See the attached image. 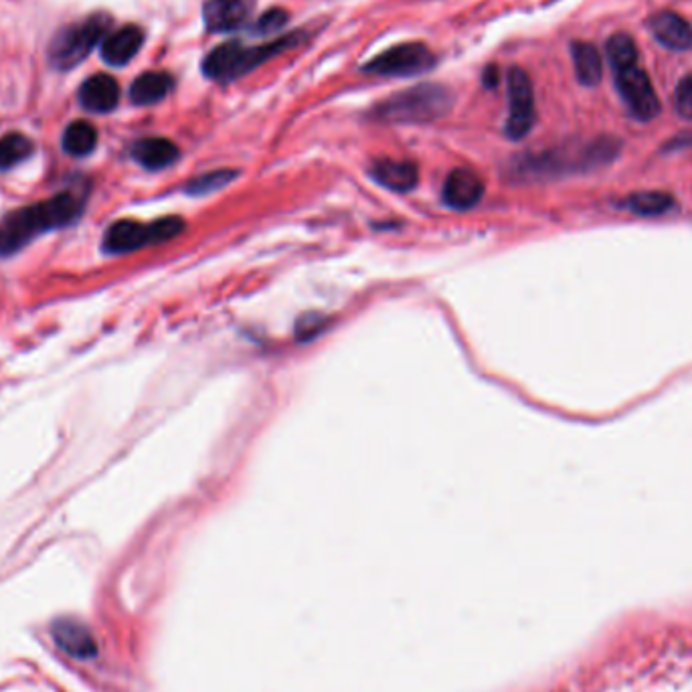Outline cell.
Masks as SVG:
<instances>
[{"label": "cell", "instance_id": "cell-21", "mask_svg": "<svg viewBox=\"0 0 692 692\" xmlns=\"http://www.w3.org/2000/svg\"><path fill=\"white\" fill-rule=\"evenodd\" d=\"M626 207L640 217H660L674 207V197L664 191H642L628 197Z\"/></svg>", "mask_w": 692, "mask_h": 692}, {"label": "cell", "instance_id": "cell-14", "mask_svg": "<svg viewBox=\"0 0 692 692\" xmlns=\"http://www.w3.org/2000/svg\"><path fill=\"white\" fill-rule=\"evenodd\" d=\"M648 27L654 35V39L664 45L666 49L672 51H688L692 47V27L690 23L672 13V11H662L656 13L650 21Z\"/></svg>", "mask_w": 692, "mask_h": 692}, {"label": "cell", "instance_id": "cell-24", "mask_svg": "<svg viewBox=\"0 0 692 692\" xmlns=\"http://www.w3.org/2000/svg\"><path fill=\"white\" fill-rule=\"evenodd\" d=\"M239 172L237 170H231V168H219V170H211L207 172V175H201L197 179H193L189 185H187V191L191 195H209V193H215V191H221L225 189L227 185H231L235 179H237Z\"/></svg>", "mask_w": 692, "mask_h": 692}, {"label": "cell", "instance_id": "cell-11", "mask_svg": "<svg viewBox=\"0 0 692 692\" xmlns=\"http://www.w3.org/2000/svg\"><path fill=\"white\" fill-rule=\"evenodd\" d=\"M484 197V181L478 172L470 168L452 170L444 185V201L452 209L468 211L476 207Z\"/></svg>", "mask_w": 692, "mask_h": 692}, {"label": "cell", "instance_id": "cell-2", "mask_svg": "<svg viewBox=\"0 0 692 692\" xmlns=\"http://www.w3.org/2000/svg\"><path fill=\"white\" fill-rule=\"evenodd\" d=\"M306 39L304 33H290L264 45L247 47L241 41H229L213 49L203 61V73L217 83H231L251 73L276 55L298 47Z\"/></svg>", "mask_w": 692, "mask_h": 692}, {"label": "cell", "instance_id": "cell-15", "mask_svg": "<svg viewBox=\"0 0 692 692\" xmlns=\"http://www.w3.org/2000/svg\"><path fill=\"white\" fill-rule=\"evenodd\" d=\"M142 43H144L142 29L136 25H126V27L110 33L102 41V59L108 65L122 67L138 55Z\"/></svg>", "mask_w": 692, "mask_h": 692}, {"label": "cell", "instance_id": "cell-5", "mask_svg": "<svg viewBox=\"0 0 692 692\" xmlns=\"http://www.w3.org/2000/svg\"><path fill=\"white\" fill-rule=\"evenodd\" d=\"M112 19L108 15H92L77 25L63 29L49 47V61L55 69H71L88 57L108 35Z\"/></svg>", "mask_w": 692, "mask_h": 692}, {"label": "cell", "instance_id": "cell-27", "mask_svg": "<svg viewBox=\"0 0 692 692\" xmlns=\"http://www.w3.org/2000/svg\"><path fill=\"white\" fill-rule=\"evenodd\" d=\"M674 110L686 118L692 120V73L680 79L674 90Z\"/></svg>", "mask_w": 692, "mask_h": 692}, {"label": "cell", "instance_id": "cell-19", "mask_svg": "<svg viewBox=\"0 0 692 692\" xmlns=\"http://www.w3.org/2000/svg\"><path fill=\"white\" fill-rule=\"evenodd\" d=\"M571 55H573L575 75H577L579 83L587 85V88H595V85L601 81V75H603V63H601V55H599L597 47L591 43L575 41L571 45Z\"/></svg>", "mask_w": 692, "mask_h": 692}, {"label": "cell", "instance_id": "cell-20", "mask_svg": "<svg viewBox=\"0 0 692 692\" xmlns=\"http://www.w3.org/2000/svg\"><path fill=\"white\" fill-rule=\"evenodd\" d=\"M63 150L71 156H88L98 144V132L90 122H71L63 132Z\"/></svg>", "mask_w": 692, "mask_h": 692}, {"label": "cell", "instance_id": "cell-1", "mask_svg": "<svg viewBox=\"0 0 692 692\" xmlns=\"http://www.w3.org/2000/svg\"><path fill=\"white\" fill-rule=\"evenodd\" d=\"M83 205V197L65 191L37 205H29L9 213L0 221V257L21 251L43 231L59 229L77 221Z\"/></svg>", "mask_w": 692, "mask_h": 692}, {"label": "cell", "instance_id": "cell-12", "mask_svg": "<svg viewBox=\"0 0 692 692\" xmlns=\"http://www.w3.org/2000/svg\"><path fill=\"white\" fill-rule=\"evenodd\" d=\"M152 243H154L152 225H144L132 219H122L108 227L102 247L106 253L122 255V253L138 251L140 247L152 245Z\"/></svg>", "mask_w": 692, "mask_h": 692}, {"label": "cell", "instance_id": "cell-23", "mask_svg": "<svg viewBox=\"0 0 692 692\" xmlns=\"http://www.w3.org/2000/svg\"><path fill=\"white\" fill-rule=\"evenodd\" d=\"M605 53H608V59H610L614 71H622V69H628V67L638 63L636 43L626 33H618V35L610 37L608 45H605Z\"/></svg>", "mask_w": 692, "mask_h": 692}, {"label": "cell", "instance_id": "cell-9", "mask_svg": "<svg viewBox=\"0 0 692 692\" xmlns=\"http://www.w3.org/2000/svg\"><path fill=\"white\" fill-rule=\"evenodd\" d=\"M51 636L61 652L75 660H92L98 654V642L92 630L81 620L59 618L51 626Z\"/></svg>", "mask_w": 692, "mask_h": 692}, {"label": "cell", "instance_id": "cell-4", "mask_svg": "<svg viewBox=\"0 0 692 692\" xmlns=\"http://www.w3.org/2000/svg\"><path fill=\"white\" fill-rule=\"evenodd\" d=\"M622 150V142L618 138L603 136L593 142L583 144L577 150H551L539 156L529 158L523 164V172H533V175H563L571 170H593L599 166L610 164Z\"/></svg>", "mask_w": 692, "mask_h": 692}, {"label": "cell", "instance_id": "cell-18", "mask_svg": "<svg viewBox=\"0 0 692 692\" xmlns=\"http://www.w3.org/2000/svg\"><path fill=\"white\" fill-rule=\"evenodd\" d=\"M175 88V79L166 71H148L130 85V100L136 106H152L162 102Z\"/></svg>", "mask_w": 692, "mask_h": 692}, {"label": "cell", "instance_id": "cell-25", "mask_svg": "<svg viewBox=\"0 0 692 692\" xmlns=\"http://www.w3.org/2000/svg\"><path fill=\"white\" fill-rule=\"evenodd\" d=\"M288 13L282 9H270L268 13H264L262 17L257 19V23L253 25V35H272L278 33L286 27L288 23Z\"/></svg>", "mask_w": 692, "mask_h": 692}, {"label": "cell", "instance_id": "cell-10", "mask_svg": "<svg viewBox=\"0 0 692 692\" xmlns=\"http://www.w3.org/2000/svg\"><path fill=\"white\" fill-rule=\"evenodd\" d=\"M253 11V0H207L203 7L205 27L211 33L241 29Z\"/></svg>", "mask_w": 692, "mask_h": 692}, {"label": "cell", "instance_id": "cell-8", "mask_svg": "<svg viewBox=\"0 0 692 692\" xmlns=\"http://www.w3.org/2000/svg\"><path fill=\"white\" fill-rule=\"evenodd\" d=\"M616 88L620 98L628 106V112L636 120L650 122L660 114V102L656 98L654 85L648 73L638 65L616 71Z\"/></svg>", "mask_w": 692, "mask_h": 692}, {"label": "cell", "instance_id": "cell-3", "mask_svg": "<svg viewBox=\"0 0 692 692\" xmlns=\"http://www.w3.org/2000/svg\"><path fill=\"white\" fill-rule=\"evenodd\" d=\"M452 102V92L446 85L421 83L411 90L387 98L375 106L371 116L389 124H425L448 114Z\"/></svg>", "mask_w": 692, "mask_h": 692}, {"label": "cell", "instance_id": "cell-28", "mask_svg": "<svg viewBox=\"0 0 692 692\" xmlns=\"http://www.w3.org/2000/svg\"><path fill=\"white\" fill-rule=\"evenodd\" d=\"M484 85L486 88H496L498 85V67L496 65H488L484 71Z\"/></svg>", "mask_w": 692, "mask_h": 692}, {"label": "cell", "instance_id": "cell-13", "mask_svg": "<svg viewBox=\"0 0 692 692\" xmlns=\"http://www.w3.org/2000/svg\"><path fill=\"white\" fill-rule=\"evenodd\" d=\"M120 102V85L112 75L98 73L85 79L79 88V104L96 114H108L118 108Z\"/></svg>", "mask_w": 692, "mask_h": 692}, {"label": "cell", "instance_id": "cell-26", "mask_svg": "<svg viewBox=\"0 0 692 692\" xmlns=\"http://www.w3.org/2000/svg\"><path fill=\"white\" fill-rule=\"evenodd\" d=\"M152 225V235H154V243H164V241H170V239H175L183 233L185 229V221L181 217H162Z\"/></svg>", "mask_w": 692, "mask_h": 692}, {"label": "cell", "instance_id": "cell-6", "mask_svg": "<svg viewBox=\"0 0 692 692\" xmlns=\"http://www.w3.org/2000/svg\"><path fill=\"white\" fill-rule=\"evenodd\" d=\"M438 57L423 43H401L373 57L363 71L381 77H415L436 67Z\"/></svg>", "mask_w": 692, "mask_h": 692}, {"label": "cell", "instance_id": "cell-17", "mask_svg": "<svg viewBox=\"0 0 692 692\" xmlns=\"http://www.w3.org/2000/svg\"><path fill=\"white\" fill-rule=\"evenodd\" d=\"M132 156L148 170H162L179 160L181 150L168 138H142L134 144Z\"/></svg>", "mask_w": 692, "mask_h": 692}, {"label": "cell", "instance_id": "cell-16", "mask_svg": "<svg viewBox=\"0 0 692 692\" xmlns=\"http://www.w3.org/2000/svg\"><path fill=\"white\" fill-rule=\"evenodd\" d=\"M371 175L379 185L397 193H407L415 189L419 181V170L409 160H391V158L377 160L371 168Z\"/></svg>", "mask_w": 692, "mask_h": 692}, {"label": "cell", "instance_id": "cell-22", "mask_svg": "<svg viewBox=\"0 0 692 692\" xmlns=\"http://www.w3.org/2000/svg\"><path fill=\"white\" fill-rule=\"evenodd\" d=\"M33 152V142L21 134L11 132L0 138V168H11L21 164L25 158H29Z\"/></svg>", "mask_w": 692, "mask_h": 692}, {"label": "cell", "instance_id": "cell-7", "mask_svg": "<svg viewBox=\"0 0 692 692\" xmlns=\"http://www.w3.org/2000/svg\"><path fill=\"white\" fill-rule=\"evenodd\" d=\"M508 118L504 132L512 140H523L535 126V90L529 73L521 67L508 69Z\"/></svg>", "mask_w": 692, "mask_h": 692}]
</instances>
